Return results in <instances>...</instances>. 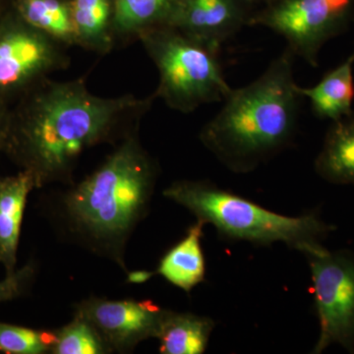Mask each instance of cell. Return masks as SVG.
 <instances>
[{"label": "cell", "instance_id": "44dd1931", "mask_svg": "<svg viewBox=\"0 0 354 354\" xmlns=\"http://www.w3.org/2000/svg\"><path fill=\"white\" fill-rule=\"evenodd\" d=\"M35 276L36 265L34 263H28L13 274L6 276L0 281V304L23 297L31 288Z\"/></svg>", "mask_w": 354, "mask_h": 354}, {"label": "cell", "instance_id": "277c9868", "mask_svg": "<svg viewBox=\"0 0 354 354\" xmlns=\"http://www.w3.org/2000/svg\"><path fill=\"white\" fill-rule=\"evenodd\" d=\"M162 194L197 221L213 225L228 241L261 246L279 242L305 256L325 247L323 241L337 230L315 211L298 216L281 215L209 181H176Z\"/></svg>", "mask_w": 354, "mask_h": 354}, {"label": "cell", "instance_id": "d4e9b609", "mask_svg": "<svg viewBox=\"0 0 354 354\" xmlns=\"http://www.w3.org/2000/svg\"><path fill=\"white\" fill-rule=\"evenodd\" d=\"M239 1L242 2V3L245 4H255V3H262L264 4L268 0H239Z\"/></svg>", "mask_w": 354, "mask_h": 354}, {"label": "cell", "instance_id": "d6986e66", "mask_svg": "<svg viewBox=\"0 0 354 354\" xmlns=\"http://www.w3.org/2000/svg\"><path fill=\"white\" fill-rule=\"evenodd\" d=\"M57 332V341L51 354L111 353L101 335L86 319L74 315L71 322Z\"/></svg>", "mask_w": 354, "mask_h": 354}, {"label": "cell", "instance_id": "e0dca14e", "mask_svg": "<svg viewBox=\"0 0 354 354\" xmlns=\"http://www.w3.org/2000/svg\"><path fill=\"white\" fill-rule=\"evenodd\" d=\"M21 17L64 46H78L70 0H11Z\"/></svg>", "mask_w": 354, "mask_h": 354}, {"label": "cell", "instance_id": "4fadbf2b", "mask_svg": "<svg viewBox=\"0 0 354 354\" xmlns=\"http://www.w3.org/2000/svg\"><path fill=\"white\" fill-rule=\"evenodd\" d=\"M204 225L200 221L191 225L185 236L165 254L156 271L186 293H190L206 277V261L201 245Z\"/></svg>", "mask_w": 354, "mask_h": 354}, {"label": "cell", "instance_id": "7a4b0ae2", "mask_svg": "<svg viewBox=\"0 0 354 354\" xmlns=\"http://www.w3.org/2000/svg\"><path fill=\"white\" fill-rule=\"evenodd\" d=\"M157 162L133 133L94 172L48 201V216L64 239L128 272L125 250L149 213Z\"/></svg>", "mask_w": 354, "mask_h": 354}, {"label": "cell", "instance_id": "8fae6325", "mask_svg": "<svg viewBox=\"0 0 354 354\" xmlns=\"http://www.w3.org/2000/svg\"><path fill=\"white\" fill-rule=\"evenodd\" d=\"M37 189L34 177L25 171L0 176V264L6 276L16 271L21 228L28 197Z\"/></svg>", "mask_w": 354, "mask_h": 354}, {"label": "cell", "instance_id": "52a82bcc", "mask_svg": "<svg viewBox=\"0 0 354 354\" xmlns=\"http://www.w3.org/2000/svg\"><path fill=\"white\" fill-rule=\"evenodd\" d=\"M353 13L354 0H268L247 25L281 35L295 57L317 67L324 44L348 28Z\"/></svg>", "mask_w": 354, "mask_h": 354}, {"label": "cell", "instance_id": "9a60e30c", "mask_svg": "<svg viewBox=\"0 0 354 354\" xmlns=\"http://www.w3.org/2000/svg\"><path fill=\"white\" fill-rule=\"evenodd\" d=\"M215 321L190 312L165 309L156 339L162 354H202L206 351Z\"/></svg>", "mask_w": 354, "mask_h": 354}, {"label": "cell", "instance_id": "2e32d148", "mask_svg": "<svg viewBox=\"0 0 354 354\" xmlns=\"http://www.w3.org/2000/svg\"><path fill=\"white\" fill-rule=\"evenodd\" d=\"M78 46L100 55L113 50V0H70Z\"/></svg>", "mask_w": 354, "mask_h": 354}, {"label": "cell", "instance_id": "7402d4cb", "mask_svg": "<svg viewBox=\"0 0 354 354\" xmlns=\"http://www.w3.org/2000/svg\"><path fill=\"white\" fill-rule=\"evenodd\" d=\"M11 108L12 104L0 101V153L3 152L4 144H6L9 121H10Z\"/></svg>", "mask_w": 354, "mask_h": 354}, {"label": "cell", "instance_id": "30bf717a", "mask_svg": "<svg viewBox=\"0 0 354 354\" xmlns=\"http://www.w3.org/2000/svg\"><path fill=\"white\" fill-rule=\"evenodd\" d=\"M249 16L245 4L239 0H179L164 25L221 50V44L247 25Z\"/></svg>", "mask_w": 354, "mask_h": 354}, {"label": "cell", "instance_id": "5b68a950", "mask_svg": "<svg viewBox=\"0 0 354 354\" xmlns=\"http://www.w3.org/2000/svg\"><path fill=\"white\" fill-rule=\"evenodd\" d=\"M160 74L157 99L174 111L190 113L203 104L223 102L232 91L218 51L169 26H156L137 37Z\"/></svg>", "mask_w": 354, "mask_h": 354}, {"label": "cell", "instance_id": "3957f363", "mask_svg": "<svg viewBox=\"0 0 354 354\" xmlns=\"http://www.w3.org/2000/svg\"><path fill=\"white\" fill-rule=\"evenodd\" d=\"M286 50L252 83L232 88L225 104L200 132L203 146L230 171L248 174L290 145L302 95Z\"/></svg>", "mask_w": 354, "mask_h": 354}, {"label": "cell", "instance_id": "603a6c76", "mask_svg": "<svg viewBox=\"0 0 354 354\" xmlns=\"http://www.w3.org/2000/svg\"><path fill=\"white\" fill-rule=\"evenodd\" d=\"M157 272L150 271H133L127 272V283H144L155 276Z\"/></svg>", "mask_w": 354, "mask_h": 354}, {"label": "cell", "instance_id": "7c38bea8", "mask_svg": "<svg viewBox=\"0 0 354 354\" xmlns=\"http://www.w3.org/2000/svg\"><path fill=\"white\" fill-rule=\"evenodd\" d=\"M353 64L354 51L313 87L298 86V92L309 100L312 111L319 118L334 122L353 113Z\"/></svg>", "mask_w": 354, "mask_h": 354}, {"label": "cell", "instance_id": "ffe728a7", "mask_svg": "<svg viewBox=\"0 0 354 354\" xmlns=\"http://www.w3.org/2000/svg\"><path fill=\"white\" fill-rule=\"evenodd\" d=\"M57 332L0 323V351L10 354L51 353Z\"/></svg>", "mask_w": 354, "mask_h": 354}, {"label": "cell", "instance_id": "8992f818", "mask_svg": "<svg viewBox=\"0 0 354 354\" xmlns=\"http://www.w3.org/2000/svg\"><path fill=\"white\" fill-rule=\"evenodd\" d=\"M65 48L26 22L11 4L0 17V101L13 104L68 66Z\"/></svg>", "mask_w": 354, "mask_h": 354}, {"label": "cell", "instance_id": "5bb4252c", "mask_svg": "<svg viewBox=\"0 0 354 354\" xmlns=\"http://www.w3.org/2000/svg\"><path fill=\"white\" fill-rule=\"evenodd\" d=\"M314 169L327 183L354 186V111L332 123Z\"/></svg>", "mask_w": 354, "mask_h": 354}, {"label": "cell", "instance_id": "ba28073f", "mask_svg": "<svg viewBox=\"0 0 354 354\" xmlns=\"http://www.w3.org/2000/svg\"><path fill=\"white\" fill-rule=\"evenodd\" d=\"M305 257L320 327L312 353H322L334 344L354 353V252L323 247Z\"/></svg>", "mask_w": 354, "mask_h": 354}, {"label": "cell", "instance_id": "ac0fdd59", "mask_svg": "<svg viewBox=\"0 0 354 354\" xmlns=\"http://www.w3.org/2000/svg\"><path fill=\"white\" fill-rule=\"evenodd\" d=\"M179 0H113L115 37L131 38L164 25Z\"/></svg>", "mask_w": 354, "mask_h": 354}, {"label": "cell", "instance_id": "cb8c5ba5", "mask_svg": "<svg viewBox=\"0 0 354 354\" xmlns=\"http://www.w3.org/2000/svg\"><path fill=\"white\" fill-rule=\"evenodd\" d=\"M11 6V0H0V17Z\"/></svg>", "mask_w": 354, "mask_h": 354}, {"label": "cell", "instance_id": "9c48e42d", "mask_svg": "<svg viewBox=\"0 0 354 354\" xmlns=\"http://www.w3.org/2000/svg\"><path fill=\"white\" fill-rule=\"evenodd\" d=\"M164 312L151 300L91 297L75 305L74 315L82 317L95 328L111 353H125L140 342L156 339Z\"/></svg>", "mask_w": 354, "mask_h": 354}, {"label": "cell", "instance_id": "6da1fadb", "mask_svg": "<svg viewBox=\"0 0 354 354\" xmlns=\"http://www.w3.org/2000/svg\"><path fill=\"white\" fill-rule=\"evenodd\" d=\"M155 99L153 94L146 99L100 97L82 80L46 79L12 104L2 153L34 177L37 189L71 183L81 155L138 132Z\"/></svg>", "mask_w": 354, "mask_h": 354}]
</instances>
